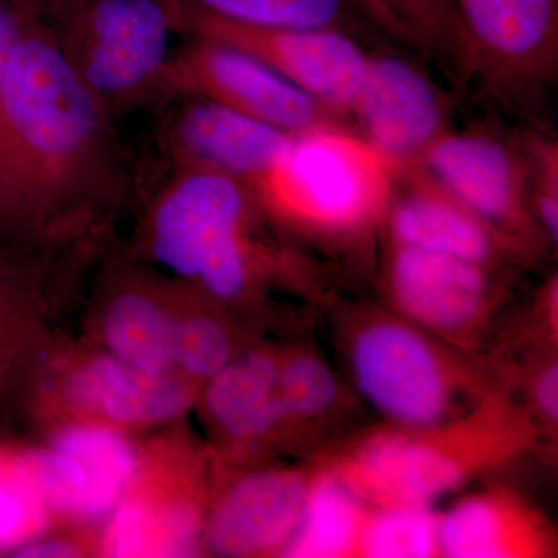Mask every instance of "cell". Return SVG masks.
I'll list each match as a JSON object with an SVG mask.
<instances>
[{
	"instance_id": "1",
	"label": "cell",
	"mask_w": 558,
	"mask_h": 558,
	"mask_svg": "<svg viewBox=\"0 0 558 558\" xmlns=\"http://www.w3.org/2000/svg\"><path fill=\"white\" fill-rule=\"evenodd\" d=\"M2 121L3 229L84 215L132 180L113 121L69 68L49 22H32L14 46Z\"/></svg>"
},
{
	"instance_id": "2",
	"label": "cell",
	"mask_w": 558,
	"mask_h": 558,
	"mask_svg": "<svg viewBox=\"0 0 558 558\" xmlns=\"http://www.w3.org/2000/svg\"><path fill=\"white\" fill-rule=\"evenodd\" d=\"M538 439L531 413L506 392L490 389L461 416L432 427L379 429L326 465L371 508L432 506L534 449Z\"/></svg>"
},
{
	"instance_id": "3",
	"label": "cell",
	"mask_w": 558,
	"mask_h": 558,
	"mask_svg": "<svg viewBox=\"0 0 558 558\" xmlns=\"http://www.w3.org/2000/svg\"><path fill=\"white\" fill-rule=\"evenodd\" d=\"M347 351L360 395L398 427L442 424L468 413L492 389L465 352L402 315L360 319Z\"/></svg>"
},
{
	"instance_id": "4",
	"label": "cell",
	"mask_w": 558,
	"mask_h": 558,
	"mask_svg": "<svg viewBox=\"0 0 558 558\" xmlns=\"http://www.w3.org/2000/svg\"><path fill=\"white\" fill-rule=\"evenodd\" d=\"M396 172L366 140L329 123L293 135L288 156L255 194L264 211L289 226L354 236L385 218Z\"/></svg>"
},
{
	"instance_id": "5",
	"label": "cell",
	"mask_w": 558,
	"mask_h": 558,
	"mask_svg": "<svg viewBox=\"0 0 558 558\" xmlns=\"http://www.w3.org/2000/svg\"><path fill=\"white\" fill-rule=\"evenodd\" d=\"M50 25L69 68L110 120L163 101L180 0H76Z\"/></svg>"
},
{
	"instance_id": "6",
	"label": "cell",
	"mask_w": 558,
	"mask_h": 558,
	"mask_svg": "<svg viewBox=\"0 0 558 558\" xmlns=\"http://www.w3.org/2000/svg\"><path fill=\"white\" fill-rule=\"evenodd\" d=\"M478 216L521 255L539 234L526 146L486 128L447 131L410 165Z\"/></svg>"
},
{
	"instance_id": "7",
	"label": "cell",
	"mask_w": 558,
	"mask_h": 558,
	"mask_svg": "<svg viewBox=\"0 0 558 558\" xmlns=\"http://www.w3.org/2000/svg\"><path fill=\"white\" fill-rule=\"evenodd\" d=\"M465 80L529 101L558 70V0H451Z\"/></svg>"
},
{
	"instance_id": "8",
	"label": "cell",
	"mask_w": 558,
	"mask_h": 558,
	"mask_svg": "<svg viewBox=\"0 0 558 558\" xmlns=\"http://www.w3.org/2000/svg\"><path fill=\"white\" fill-rule=\"evenodd\" d=\"M183 97L218 102L289 134L336 123L328 108L269 64L219 40L189 38L172 53L161 98Z\"/></svg>"
},
{
	"instance_id": "9",
	"label": "cell",
	"mask_w": 558,
	"mask_h": 558,
	"mask_svg": "<svg viewBox=\"0 0 558 558\" xmlns=\"http://www.w3.org/2000/svg\"><path fill=\"white\" fill-rule=\"evenodd\" d=\"M154 194L145 236L150 256L180 281L194 279L216 250L263 211L240 180L205 170H168Z\"/></svg>"
},
{
	"instance_id": "10",
	"label": "cell",
	"mask_w": 558,
	"mask_h": 558,
	"mask_svg": "<svg viewBox=\"0 0 558 558\" xmlns=\"http://www.w3.org/2000/svg\"><path fill=\"white\" fill-rule=\"evenodd\" d=\"M180 36L230 44L269 64L333 116L349 113L369 54L354 33L339 28H259L207 16L182 3Z\"/></svg>"
},
{
	"instance_id": "11",
	"label": "cell",
	"mask_w": 558,
	"mask_h": 558,
	"mask_svg": "<svg viewBox=\"0 0 558 558\" xmlns=\"http://www.w3.org/2000/svg\"><path fill=\"white\" fill-rule=\"evenodd\" d=\"M22 457L49 515L72 521L106 519L143 472L142 454L120 428L86 418Z\"/></svg>"
},
{
	"instance_id": "12",
	"label": "cell",
	"mask_w": 558,
	"mask_h": 558,
	"mask_svg": "<svg viewBox=\"0 0 558 558\" xmlns=\"http://www.w3.org/2000/svg\"><path fill=\"white\" fill-rule=\"evenodd\" d=\"M490 267L392 244L389 295L403 318L465 352L475 348L497 306Z\"/></svg>"
},
{
	"instance_id": "13",
	"label": "cell",
	"mask_w": 558,
	"mask_h": 558,
	"mask_svg": "<svg viewBox=\"0 0 558 558\" xmlns=\"http://www.w3.org/2000/svg\"><path fill=\"white\" fill-rule=\"evenodd\" d=\"M182 105L161 123L159 149L168 170L229 175L253 193L274 174L293 135L215 101L174 98Z\"/></svg>"
},
{
	"instance_id": "14",
	"label": "cell",
	"mask_w": 558,
	"mask_h": 558,
	"mask_svg": "<svg viewBox=\"0 0 558 558\" xmlns=\"http://www.w3.org/2000/svg\"><path fill=\"white\" fill-rule=\"evenodd\" d=\"M349 113L366 140L396 170L416 163L449 131L450 105L413 58L396 51L369 54L368 72Z\"/></svg>"
},
{
	"instance_id": "15",
	"label": "cell",
	"mask_w": 558,
	"mask_h": 558,
	"mask_svg": "<svg viewBox=\"0 0 558 558\" xmlns=\"http://www.w3.org/2000/svg\"><path fill=\"white\" fill-rule=\"evenodd\" d=\"M311 475L263 469L231 483L205 524L209 548L222 557L282 556L299 526Z\"/></svg>"
},
{
	"instance_id": "16",
	"label": "cell",
	"mask_w": 558,
	"mask_h": 558,
	"mask_svg": "<svg viewBox=\"0 0 558 558\" xmlns=\"http://www.w3.org/2000/svg\"><path fill=\"white\" fill-rule=\"evenodd\" d=\"M196 384L172 371L143 373L113 355H95L70 371L65 402L81 418L113 428L167 424L189 411Z\"/></svg>"
},
{
	"instance_id": "17",
	"label": "cell",
	"mask_w": 558,
	"mask_h": 558,
	"mask_svg": "<svg viewBox=\"0 0 558 558\" xmlns=\"http://www.w3.org/2000/svg\"><path fill=\"white\" fill-rule=\"evenodd\" d=\"M402 191L392 190L385 220L392 244L472 260L494 269L508 255H521L497 231L413 167Z\"/></svg>"
},
{
	"instance_id": "18",
	"label": "cell",
	"mask_w": 558,
	"mask_h": 558,
	"mask_svg": "<svg viewBox=\"0 0 558 558\" xmlns=\"http://www.w3.org/2000/svg\"><path fill=\"white\" fill-rule=\"evenodd\" d=\"M440 557L546 558L556 556L550 521L505 487L468 495L439 517Z\"/></svg>"
},
{
	"instance_id": "19",
	"label": "cell",
	"mask_w": 558,
	"mask_h": 558,
	"mask_svg": "<svg viewBox=\"0 0 558 558\" xmlns=\"http://www.w3.org/2000/svg\"><path fill=\"white\" fill-rule=\"evenodd\" d=\"M106 519L101 553L108 557L193 556L207 523L193 495L153 490L140 480Z\"/></svg>"
},
{
	"instance_id": "20",
	"label": "cell",
	"mask_w": 558,
	"mask_h": 558,
	"mask_svg": "<svg viewBox=\"0 0 558 558\" xmlns=\"http://www.w3.org/2000/svg\"><path fill=\"white\" fill-rule=\"evenodd\" d=\"M279 355L252 351L205 384L204 407L227 440L252 446L286 428L278 392Z\"/></svg>"
},
{
	"instance_id": "21",
	"label": "cell",
	"mask_w": 558,
	"mask_h": 558,
	"mask_svg": "<svg viewBox=\"0 0 558 558\" xmlns=\"http://www.w3.org/2000/svg\"><path fill=\"white\" fill-rule=\"evenodd\" d=\"M368 502L328 465L312 470L299 526L281 557H357Z\"/></svg>"
},
{
	"instance_id": "22",
	"label": "cell",
	"mask_w": 558,
	"mask_h": 558,
	"mask_svg": "<svg viewBox=\"0 0 558 558\" xmlns=\"http://www.w3.org/2000/svg\"><path fill=\"white\" fill-rule=\"evenodd\" d=\"M160 296L145 286L113 293L102 317L109 354L143 373L161 376L175 371V323Z\"/></svg>"
},
{
	"instance_id": "23",
	"label": "cell",
	"mask_w": 558,
	"mask_h": 558,
	"mask_svg": "<svg viewBox=\"0 0 558 558\" xmlns=\"http://www.w3.org/2000/svg\"><path fill=\"white\" fill-rule=\"evenodd\" d=\"M362 13L410 46L435 53L465 81L451 0H352Z\"/></svg>"
},
{
	"instance_id": "24",
	"label": "cell",
	"mask_w": 558,
	"mask_h": 558,
	"mask_svg": "<svg viewBox=\"0 0 558 558\" xmlns=\"http://www.w3.org/2000/svg\"><path fill=\"white\" fill-rule=\"evenodd\" d=\"M207 16L259 28H339L354 33L352 0H180ZM362 13V11H360Z\"/></svg>"
},
{
	"instance_id": "25",
	"label": "cell",
	"mask_w": 558,
	"mask_h": 558,
	"mask_svg": "<svg viewBox=\"0 0 558 558\" xmlns=\"http://www.w3.org/2000/svg\"><path fill=\"white\" fill-rule=\"evenodd\" d=\"M278 392L286 428L318 427L341 405L336 374L306 349L279 355Z\"/></svg>"
},
{
	"instance_id": "26",
	"label": "cell",
	"mask_w": 558,
	"mask_h": 558,
	"mask_svg": "<svg viewBox=\"0 0 558 558\" xmlns=\"http://www.w3.org/2000/svg\"><path fill=\"white\" fill-rule=\"evenodd\" d=\"M439 517L432 506L371 508L357 557H440Z\"/></svg>"
},
{
	"instance_id": "27",
	"label": "cell",
	"mask_w": 558,
	"mask_h": 558,
	"mask_svg": "<svg viewBox=\"0 0 558 558\" xmlns=\"http://www.w3.org/2000/svg\"><path fill=\"white\" fill-rule=\"evenodd\" d=\"M35 270L0 250V389L20 362L27 339Z\"/></svg>"
},
{
	"instance_id": "28",
	"label": "cell",
	"mask_w": 558,
	"mask_h": 558,
	"mask_svg": "<svg viewBox=\"0 0 558 558\" xmlns=\"http://www.w3.org/2000/svg\"><path fill=\"white\" fill-rule=\"evenodd\" d=\"M236 357L229 329L209 315L175 323V371L194 384H207Z\"/></svg>"
},
{
	"instance_id": "29",
	"label": "cell",
	"mask_w": 558,
	"mask_h": 558,
	"mask_svg": "<svg viewBox=\"0 0 558 558\" xmlns=\"http://www.w3.org/2000/svg\"><path fill=\"white\" fill-rule=\"evenodd\" d=\"M40 20L27 0H0V226L3 218V197H5V156H3V87H5L7 69L14 46L22 32Z\"/></svg>"
},
{
	"instance_id": "30",
	"label": "cell",
	"mask_w": 558,
	"mask_h": 558,
	"mask_svg": "<svg viewBox=\"0 0 558 558\" xmlns=\"http://www.w3.org/2000/svg\"><path fill=\"white\" fill-rule=\"evenodd\" d=\"M531 416H538L543 424L557 427L558 421V365L556 359L539 363L529 379Z\"/></svg>"
},
{
	"instance_id": "31",
	"label": "cell",
	"mask_w": 558,
	"mask_h": 558,
	"mask_svg": "<svg viewBox=\"0 0 558 558\" xmlns=\"http://www.w3.org/2000/svg\"><path fill=\"white\" fill-rule=\"evenodd\" d=\"M14 557L25 558H69L80 556V549L65 539L36 537L11 550Z\"/></svg>"
},
{
	"instance_id": "32",
	"label": "cell",
	"mask_w": 558,
	"mask_h": 558,
	"mask_svg": "<svg viewBox=\"0 0 558 558\" xmlns=\"http://www.w3.org/2000/svg\"><path fill=\"white\" fill-rule=\"evenodd\" d=\"M32 9L39 14L40 20L46 22H54L60 20L62 14L65 13L76 2V0H27Z\"/></svg>"
}]
</instances>
